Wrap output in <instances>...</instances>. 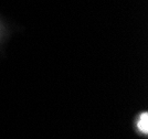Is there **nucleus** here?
Instances as JSON below:
<instances>
[{"label": "nucleus", "mask_w": 148, "mask_h": 139, "mask_svg": "<svg viewBox=\"0 0 148 139\" xmlns=\"http://www.w3.org/2000/svg\"><path fill=\"white\" fill-rule=\"evenodd\" d=\"M137 126H138V129L144 133L145 135L148 134V113L145 112L143 113L139 119H138V123H137Z\"/></svg>", "instance_id": "f257e3e1"}]
</instances>
